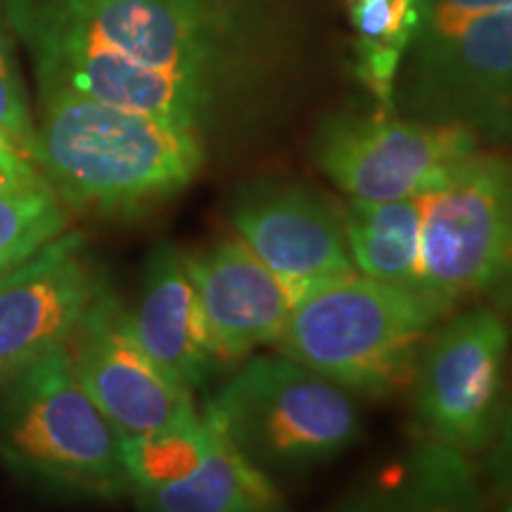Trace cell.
<instances>
[{
	"mask_svg": "<svg viewBox=\"0 0 512 512\" xmlns=\"http://www.w3.org/2000/svg\"><path fill=\"white\" fill-rule=\"evenodd\" d=\"M34 164L64 207L136 219L183 192L204 162L202 133L72 91L38 86Z\"/></svg>",
	"mask_w": 512,
	"mask_h": 512,
	"instance_id": "obj_1",
	"label": "cell"
},
{
	"mask_svg": "<svg viewBox=\"0 0 512 512\" xmlns=\"http://www.w3.org/2000/svg\"><path fill=\"white\" fill-rule=\"evenodd\" d=\"M446 316L432 299L347 273L294 294L278 351L349 394L387 399L411 389L422 347Z\"/></svg>",
	"mask_w": 512,
	"mask_h": 512,
	"instance_id": "obj_2",
	"label": "cell"
},
{
	"mask_svg": "<svg viewBox=\"0 0 512 512\" xmlns=\"http://www.w3.org/2000/svg\"><path fill=\"white\" fill-rule=\"evenodd\" d=\"M0 458L17 475L74 494H131L117 427L76 377L67 347L43 356L0 394Z\"/></svg>",
	"mask_w": 512,
	"mask_h": 512,
	"instance_id": "obj_3",
	"label": "cell"
},
{
	"mask_svg": "<svg viewBox=\"0 0 512 512\" xmlns=\"http://www.w3.org/2000/svg\"><path fill=\"white\" fill-rule=\"evenodd\" d=\"M202 413L268 475L325 463L361 434L354 394L280 351L247 358Z\"/></svg>",
	"mask_w": 512,
	"mask_h": 512,
	"instance_id": "obj_4",
	"label": "cell"
},
{
	"mask_svg": "<svg viewBox=\"0 0 512 512\" xmlns=\"http://www.w3.org/2000/svg\"><path fill=\"white\" fill-rule=\"evenodd\" d=\"M422 264L448 309L486 306L512 328V159L477 150L422 197Z\"/></svg>",
	"mask_w": 512,
	"mask_h": 512,
	"instance_id": "obj_5",
	"label": "cell"
},
{
	"mask_svg": "<svg viewBox=\"0 0 512 512\" xmlns=\"http://www.w3.org/2000/svg\"><path fill=\"white\" fill-rule=\"evenodd\" d=\"M128 60L216 93L259 50L245 0H38Z\"/></svg>",
	"mask_w": 512,
	"mask_h": 512,
	"instance_id": "obj_6",
	"label": "cell"
},
{
	"mask_svg": "<svg viewBox=\"0 0 512 512\" xmlns=\"http://www.w3.org/2000/svg\"><path fill=\"white\" fill-rule=\"evenodd\" d=\"M512 328L486 306L456 309L432 330L415 368L413 427L465 456L489 451L510 375Z\"/></svg>",
	"mask_w": 512,
	"mask_h": 512,
	"instance_id": "obj_7",
	"label": "cell"
},
{
	"mask_svg": "<svg viewBox=\"0 0 512 512\" xmlns=\"http://www.w3.org/2000/svg\"><path fill=\"white\" fill-rule=\"evenodd\" d=\"M3 10L29 50L38 86L202 133L219 95L214 88L128 60L38 0H3Z\"/></svg>",
	"mask_w": 512,
	"mask_h": 512,
	"instance_id": "obj_8",
	"label": "cell"
},
{
	"mask_svg": "<svg viewBox=\"0 0 512 512\" xmlns=\"http://www.w3.org/2000/svg\"><path fill=\"white\" fill-rule=\"evenodd\" d=\"M479 150L460 124L399 119L394 112L328 114L313 136L318 169L351 200H418L439 190Z\"/></svg>",
	"mask_w": 512,
	"mask_h": 512,
	"instance_id": "obj_9",
	"label": "cell"
},
{
	"mask_svg": "<svg viewBox=\"0 0 512 512\" xmlns=\"http://www.w3.org/2000/svg\"><path fill=\"white\" fill-rule=\"evenodd\" d=\"M413 46L406 100L420 121L512 136V5Z\"/></svg>",
	"mask_w": 512,
	"mask_h": 512,
	"instance_id": "obj_10",
	"label": "cell"
},
{
	"mask_svg": "<svg viewBox=\"0 0 512 512\" xmlns=\"http://www.w3.org/2000/svg\"><path fill=\"white\" fill-rule=\"evenodd\" d=\"M67 354L81 387L121 439L164 430L195 408L190 389L171 380L140 347L126 306L110 287L81 318Z\"/></svg>",
	"mask_w": 512,
	"mask_h": 512,
	"instance_id": "obj_11",
	"label": "cell"
},
{
	"mask_svg": "<svg viewBox=\"0 0 512 512\" xmlns=\"http://www.w3.org/2000/svg\"><path fill=\"white\" fill-rule=\"evenodd\" d=\"M107 290L86 240L62 233L0 278V387L67 347L91 304Z\"/></svg>",
	"mask_w": 512,
	"mask_h": 512,
	"instance_id": "obj_12",
	"label": "cell"
},
{
	"mask_svg": "<svg viewBox=\"0 0 512 512\" xmlns=\"http://www.w3.org/2000/svg\"><path fill=\"white\" fill-rule=\"evenodd\" d=\"M240 238L287 290L299 294L323 280L356 273L347 247L344 209L297 181H254L235 192L228 211Z\"/></svg>",
	"mask_w": 512,
	"mask_h": 512,
	"instance_id": "obj_13",
	"label": "cell"
},
{
	"mask_svg": "<svg viewBox=\"0 0 512 512\" xmlns=\"http://www.w3.org/2000/svg\"><path fill=\"white\" fill-rule=\"evenodd\" d=\"M183 259L223 366L280 342L292 292L245 242L233 235Z\"/></svg>",
	"mask_w": 512,
	"mask_h": 512,
	"instance_id": "obj_14",
	"label": "cell"
},
{
	"mask_svg": "<svg viewBox=\"0 0 512 512\" xmlns=\"http://www.w3.org/2000/svg\"><path fill=\"white\" fill-rule=\"evenodd\" d=\"M128 318L145 354L190 392L226 368L209 335L183 252L176 245L164 242L152 249L138 302Z\"/></svg>",
	"mask_w": 512,
	"mask_h": 512,
	"instance_id": "obj_15",
	"label": "cell"
},
{
	"mask_svg": "<svg viewBox=\"0 0 512 512\" xmlns=\"http://www.w3.org/2000/svg\"><path fill=\"white\" fill-rule=\"evenodd\" d=\"M482 482L475 460L432 441L358 484L332 512H479Z\"/></svg>",
	"mask_w": 512,
	"mask_h": 512,
	"instance_id": "obj_16",
	"label": "cell"
},
{
	"mask_svg": "<svg viewBox=\"0 0 512 512\" xmlns=\"http://www.w3.org/2000/svg\"><path fill=\"white\" fill-rule=\"evenodd\" d=\"M209 425V444L200 463L176 482L136 491L133 498L138 508L143 512H283V494L271 475L242 456L214 422L209 420Z\"/></svg>",
	"mask_w": 512,
	"mask_h": 512,
	"instance_id": "obj_17",
	"label": "cell"
},
{
	"mask_svg": "<svg viewBox=\"0 0 512 512\" xmlns=\"http://www.w3.org/2000/svg\"><path fill=\"white\" fill-rule=\"evenodd\" d=\"M344 230L354 271L377 283L432 299L422 264V197L394 202L351 200L344 209Z\"/></svg>",
	"mask_w": 512,
	"mask_h": 512,
	"instance_id": "obj_18",
	"label": "cell"
},
{
	"mask_svg": "<svg viewBox=\"0 0 512 512\" xmlns=\"http://www.w3.org/2000/svg\"><path fill=\"white\" fill-rule=\"evenodd\" d=\"M356 31V76L380 112H394L401 60L420 27V0H349Z\"/></svg>",
	"mask_w": 512,
	"mask_h": 512,
	"instance_id": "obj_19",
	"label": "cell"
},
{
	"mask_svg": "<svg viewBox=\"0 0 512 512\" xmlns=\"http://www.w3.org/2000/svg\"><path fill=\"white\" fill-rule=\"evenodd\" d=\"M211 425L204 413L192 408L164 430L145 437L121 439L131 494L176 482L200 463L209 444Z\"/></svg>",
	"mask_w": 512,
	"mask_h": 512,
	"instance_id": "obj_20",
	"label": "cell"
},
{
	"mask_svg": "<svg viewBox=\"0 0 512 512\" xmlns=\"http://www.w3.org/2000/svg\"><path fill=\"white\" fill-rule=\"evenodd\" d=\"M67 226V207L46 181L0 192V278L60 238Z\"/></svg>",
	"mask_w": 512,
	"mask_h": 512,
	"instance_id": "obj_21",
	"label": "cell"
},
{
	"mask_svg": "<svg viewBox=\"0 0 512 512\" xmlns=\"http://www.w3.org/2000/svg\"><path fill=\"white\" fill-rule=\"evenodd\" d=\"M0 140L17 147L24 157H34L36 124L31 119L27 93H24L22 76L17 69L15 46H12L3 0H0Z\"/></svg>",
	"mask_w": 512,
	"mask_h": 512,
	"instance_id": "obj_22",
	"label": "cell"
},
{
	"mask_svg": "<svg viewBox=\"0 0 512 512\" xmlns=\"http://www.w3.org/2000/svg\"><path fill=\"white\" fill-rule=\"evenodd\" d=\"M486 456V479L496 496H512V366L508 375V392H505L501 420H498L496 437L491 441Z\"/></svg>",
	"mask_w": 512,
	"mask_h": 512,
	"instance_id": "obj_23",
	"label": "cell"
},
{
	"mask_svg": "<svg viewBox=\"0 0 512 512\" xmlns=\"http://www.w3.org/2000/svg\"><path fill=\"white\" fill-rule=\"evenodd\" d=\"M36 183H43L36 164L29 157H24L17 147L0 140V192L29 188Z\"/></svg>",
	"mask_w": 512,
	"mask_h": 512,
	"instance_id": "obj_24",
	"label": "cell"
},
{
	"mask_svg": "<svg viewBox=\"0 0 512 512\" xmlns=\"http://www.w3.org/2000/svg\"><path fill=\"white\" fill-rule=\"evenodd\" d=\"M501 512H512V496H510V501H508V503H505V508H503Z\"/></svg>",
	"mask_w": 512,
	"mask_h": 512,
	"instance_id": "obj_25",
	"label": "cell"
}]
</instances>
